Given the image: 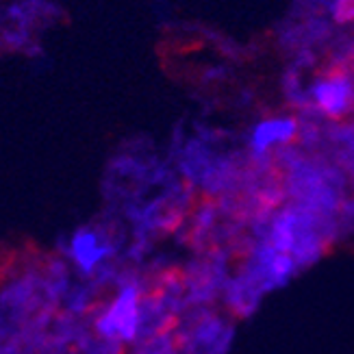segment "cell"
<instances>
[{"instance_id":"cell-1","label":"cell","mask_w":354,"mask_h":354,"mask_svg":"<svg viewBox=\"0 0 354 354\" xmlns=\"http://www.w3.org/2000/svg\"><path fill=\"white\" fill-rule=\"evenodd\" d=\"M140 324L142 315L140 304H137V294L133 287H129L122 291L120 300L111 306V311L102 317L100 330L104 333V337H124V339H131L140 330Z\"/></svg>"},{"instance_id":"cell-2","label":"cell","mask_w":354,"mask_h":354,"mask_svg":"<svg viewBox=\"0 0 354 354\" xmlns=\"http://www.w3.org/2000/svg\"><path fill=\"white\" fill-rule=\"evenodd\" d=\"M313 98L326 115H342L352 104V85L346 76H330L313 87Z\"/></svg>"},{"instance_id":"cell-3","label":"cell","mask_w":354,"mask_h":354,"mask_svg":"<svg viewBox=\"0 0 354 354\" xmlns=\"http://www.w3.org/2000/svg\"><path fill=\"white\" fill-rule=\"evenodd\" d=\"M294 133H296L294 120H266L252 133V150L257 155H261V152H266L274 144L289 142Z\"/></svg>"},{"instance_id":"cell-4","label":"cell","mask_w":354,"mask_h":354,"mask_svg":"<svg viewBox=\"0 0 354 354\" xmlns=\"http://www.w3.org/2000/svg\"><path fill=\"white\" fill-rule=\"evenodd\" d=\"M268 274H270V281L272 283H283L287 281V276L294 270V261H291L289 254L283 252H270V261H268Z\"/></svg>"},{"instance_id":"cell-5","label":"cell","mask_w":354,"mask_h":354,"mask_svg":"<svg viewBox=\"0 0 354 354\" xmlns=\"http://www.w3.org/2000/svg\"><path fill=\"white\" fill-rule=\"evenodd\" d=\"M335 18L339 22L354 20V0H337L335 3Z\"/></svg>"}]
</instances>
